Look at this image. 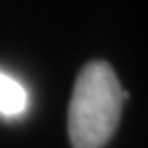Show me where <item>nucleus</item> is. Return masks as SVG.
<instances>
[{
  "mask_svg": "<svg viewBox=\"0 0 148 148\" xmlns=\"http://www.w3.org/2000/svg\"><path fill=\"white\" fill-rule=\"evenodd\" d=\"M123 92L115 71L106 62H90L77 75L67 131L73 148H102L119 123Z\"/></svg>",
  "mask_w": 148,
  "mask_h": 148,
  "instance_id": "f257e3e1",
  "label": "nucleus"
},
{
  "mask_svg": "<svg viewBox=\"0 0 148 148\" xmlns=\"http://www.w3.org/2000/svg\"><path fill=\"white\" fill-rule=\"evenodd\" d=\"M29 96L21 83L12 75L0 71V115L16 117L27 110Z\"/></svg>",
  "mask_w": 148,
  "mask_h": 148,
  "instance_id": "f03ea898",
  "label": "nucleus"
}]
</instances>
